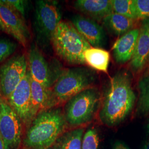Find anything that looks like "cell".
I'll list each match as a JSON object with an SVG mask.
<instances>
[{"instance_id":"cell-17","label":"cell","mask_w":149,"mask_h":149,"mask_svg":"<svg viewBox=\"0 0 149 149\" xmlns=\"http://www.w3.org/2000/svg\"><path fill=\"white\" fill-rule=\"evenodd\" d=\"M135 21L114 12L105 17L102 22L104 27L112 34L122 36L133 29Z\"/></svg>"},{"instance_id":"cell-8","label":"cell","mask_w":149,"mask_h":149,"mask_svg":"<svg viewBox=\"0 0 149 149\" xmlns=\"http://www.w3.org/2000/svg\"><path fill=\"white\" fill-rule=\"evenodd\" d=\"M22 121L8 101L0 97V135L7 149H17L21 141Z\"/></svg>"},{"instance_id":"cell-15","label":"cell","mask_w":149,"mask_h":149,"mask_svg":"<svg viewBox=\"0 0 149 149\" xmlns=\"http://www.w3.org/2000/svg\"><path fill=\"white\" fill-rule=\"evenodd\" d=\"M74 7L93 20H102L113 12L111 0H77Z\"/></svg>"},{"instance_id":"cell-5","label":"cell","mask_w":149,"mask_h":149,"mask_svg":"<svg viewBox=\"0 0 149 149\" xmlns=\"http://www.w3.org/2000/svg\"><path fill=\"white\" fill-rule=\"evenodd\" d=\"M100 100V92L93 87L82 91L70 98L64 110L67 123L77 126L90 121L98 107Z\"/></svg>"},{"instance_id":"cell-24","label":"cell","mask_w":149,"mask_h":149,"mask_svg":"<svg viewBox=\"0 0 149 149\" xmlns=\"http://www.w3.org/2000/svg\"><path fill=\"white\" fill-rule=\"evenodd\" d=\"M137 19H149V0H133Z\"/></svg>"},{"instance_id":"cell-6","label":"cell","mask_w":149,"mask_h":149,"mask_svg":"<svg viewBox=\"0 0 149 149\" xmlns=\"http://www.w3.org/2000/svg\"><path fill=\"white\" fill-rule=\"evenodd\" d=\"M61 19V14L56 2L43 0L36 1L34 26L38 40L43 44L51 42Z\"/></svg>"},{"instance_id":"cell-16","label":"cell","mask_w":149,"mask_h":149,"mask_svg":"<svg viewBox=\"0 0 149 149\" xmlns=\"http://www.w3.org/2000/svg\"><path fill=\"white\" fill-rule=\"evenodd\" d=\"M32 121L38 114L51 107V91L31 77Z\"/></svg>"},{"instance_id":"cell-12","label":"cell","mask_w":149,"mask_h":149,"mask_svg":"<svg viewBox=\"0 0 149 149\" xmlns=\"http://www.w3.org/2000/svg\"><path fill=\"white\" fill-rule=\"evenodd\" d=\"M71 23L92 48H102L106 44V37L103 27L95 20L81 15H76Z\"/></svg>"},{"instance_id":"cell-19","label":"cell","mask_w":149,"mask_h":149,"mask_svg":"<svg viewBox=\"0 0 149 149\" xmlns=\"http://www.w3.org/2000/svg\"><path fill=\"white\" fill-rule=\"evenodd\" d=\"M84 131L78 128L63 134L48 149H81Z\"/></svg>"},{"instance_id":"cell-10","label":"cell","mask_w":149,"mask_h":149,"mask_svg":"<svg viewBox=\"0 0 149 149\" xmlns=\"http://www.w3.org/2000/svg\"><path fill=\"white\" fill-rule=\"evenodd\" d=\"M0 16L8 34L26 47L30 33L24 18L6 0H0Z\"/></svg>"},{"instance_id":"cell-26","label":"cell","mask_w":149,"mask_h":149,"mask_svg":"<svg viewBox=\"0 0 149 149\" xmlns=\"http://www.w3.org/2000/svg\"><path fill=\"white\" fill-rule=\"evenodd\" d=\"M0 31H2V32H5L6 33L8 34V32L6 27L5 26L4 23H3L2 20L1 18V16H0Z\"/></svg>"},{"instance_id":"cell-2","label":"cell","mask_w":149,"mask_h":149,"mask_svg":"<svg viewBox=\"0 0 149 149\" xmlns=\"http://www.w3.org/2000/svg\"><path fill=\"white\" fill-rule=\"evenodd\" d=\"M64 113L59 108H52L39 113L30 124L24 143L31 149L50 148L66 125Z\"/></svg>"},{"instance_id":"cell-27","label":"cell","mask_w":149,"mask_h":149,"mask_svg":"<svg viewBox=\"0 0 149 149\" xmlns=\"http://www.w3.org/2000/svg\"><path fill=\"white\" fill-rule=\"evenodd\" d=\"M114 149H130L127 146L122 143L116 144Z\"/></svg>"},{"instance_id":"cell-29","label":"cell","mask_w":149,"mask_h":149,"mask_svg":"<svg viewBox=\"0 0 149 149\" xmlns=\"http://www.w3.org/2000/svg\"><path fill=\"white\" fill-rule=\"evenodd\" d=\"M144 149H149V140H148L145 145Z\"/></svg>"},{"instance_id":"cell-1","label":"cell","mask_w":149,"mask_h":149,"mask_svg":"<svg viewBox=\"0 0 149 149\" xmlns=\"http://www.w3.org/2000/svg\"><path fill=\"white\" fill-rule=\"evenodd\" d=\"M136 101L130 75L125 70L117 72L107 84L100 116L109 126L123 122L132 112Z\"/></svg>"},{"instance_id":"cell-28","label":"cell","mask_w":149,"mask_h":149,"mask_svg":"<svg viewBox=\"0 0 149 149\" xmlns=\"http://www.w3.org/2000/svg\"><path fill=\"white\" fill-rule=\"evenodd\" d=\"M0 149H7L5 143L0 135Z\"/></svg>"},{"instance_id":"cell-22","label":"cell","mask_w":149,"mask_h":149,"mask_svg":"<svg viewBox=\"0 0 149 149\" xmlns=\"http://www.w3.org/2000/svg\"><path fill=\"white\" fill-rule=\"evenodd\" d=\"M17 43L4 38L0 37V63L5 61L15 52Z\"/></svg>"},{"instance_id":"cell-7","label":"cell","mask_w":149,"mask_h":149,"mask_svg":"<svg viewBox=\"0 0 149 149\" xmlns=\"http://www.w3.org/2000/svg\"><path fill=\"white\" fill-rule=\"evenodd\" d=\"M28 70V61L24 54L12 57L0 66V97L7 100L20 84Z\"/></svg>"},{"instance_id":"cell-23","label":"cell","mask_w":149,"mask_h":149,"mask_svg":"<svg viewBox=\"0 0 149 149\" xmlns=\"http://www.w3.org/2000/svg\"><path fill=\"white\" fill-rule=\"evenodd\" d=\"M99 138L96 130L89 129L82 139L81 149H98Z\"/></svg>"},{"instance_id":"cell-9","label":"cell","mask_w":149,"mask_h":149,"mask_svg":"<svg viewBox=\"0 0 149 149\" xmlns=\"http://www.w3.org/2000/svg\"><path fill=\"white\" fill-rule=\"evenodd\" d=\"M31 77V73L28 69L23 80L7 100L22 122L27 125L32 122Z\"/></svg>"},{"instance_id":"cell-20","label":"cell","mask_w":149,"mask_h":149,"mask_svg":"<svg viewBox=\"0 0 149 149\" xmlns=\"http://www.w3.org/2000/svg\"><path fill=\"white\" fill-rule=\"evenodd\" d=\"M139 92L137 112L140 114L149 113V71L139 81Z\"/></svg>"},{"instance_id":"cell-3","label":"cell","mask_w":149,"mask_h":149,"mask_svg":"<svg viewBox=\"0 0 149 149\" xmlns=\"http://www.w3.org/2000/svg\"><path fill=\"white\" fill-rule=\"evenodd\" d=\"M55 53L70 65H84L86 51L91 48L72 23L61 21L54 33L52 41Z\"/></svg>"},{"instance_id":"cell-25","label":"cell","mask_w":149,"mask_h":149,"mask_svg":"<svg viewBox=\"0 0 149 149\" xmlns=\"http://www.w3.org/2000/svg\"><path fill=\"white\" fill-rule=\"evenodd\" d=\"M6 2L12 6L16 11L19 12L24 18L26 16V9L27 1L24 0H6Z\"/></svg>"},{"instance_id":"cell-21","label":"cell","mask_w":149,"mask_h":149,"mask_svg":"<svg viewBox=\"0 0 149 149\" xmlns=\"http://www.w3.org/2000/svg\"><path fill=\"white\" fill-rule=\"evenodd\" d=\"M113 12L137 20L133 0H111Z\"/></svg>"},{"instance_id":"cell-11","label":"cell","mask_w":149,"mask_h":149,"mask_svg":"<svg viewBox=\"0 0 149 149\" xmlns=\"http://www.w3.org/2000/svg\"><path fill=\"white\" fill-rule=\"evenodd\" d=\"M27 61L28 69L32 78L45 87L51 89L55 80L47 61L35 44H32L28 51Z\"/></svg>"},{"instance_id":"cell-14","label":"cell","mask_w":149,"mask_h":149,"mask_svg":"<svg viewBox=\"0 0 149 149\" xmlns=\"http://www.w3.org/2000/svg\"><path fill=\"white\" fill-rule=\"evenodd\" d=\"M139 33V28H133L119 38L114 44L113 57L118 64H125L133 56Z\"/></svg>"},{"instance_id":"cell-18","label":"cell","mask_w":149,"mask_h":149,"mask_svg":"<svg viewBox=\"0 0 149 149\" xmlns=\"http://www.w3.org/2000/svg\"><path fill=\"white\" fill-rule=\"evenodd\" d=\"M85 59L86 64L92 68L106 73L108 72L110 55L103 49L91 47L87 49L85 53Z\"/></svg>"},{"instance_id":"cell-4","label":"cell","mask_w":149,"mask_h":149,"mask_svg":"<svg viewBox=\"0 0 149 149\" xmlns=\"http://www.w3.org/2000/svg\"><path fill=\"white\" fill-rule=\"evenodd\" d=\"M96 72L86 67L64 70L58 75L51 91V107L68 102L82 91L93 87Z\"/></svg>"},{"instance_id":"cell-13","label":"cell","mask_w":149,"mask_h":149,"mask_svg":"<svg viewBox=\"0 0 149 149\" xmlns=\"http://www.w3.org/2000/svg\"><path fill=\"white\" fill-rule=\"evenodd\" d=\"M149 60V19L143 20L133 56L130 65L132 70L138 72L142 70Z\"/></svg>"}]
</instances>
